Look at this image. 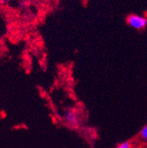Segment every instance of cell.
<instances>
[{"label":"cell","instance_id":"1","mask_svg":"<svg viewBox=\"0 0 147 148\" xmlns=\"http://www.w3.org/2000/svg\"><path fill=\"white\" fill-rule=\"evenodd\" d=\"M127 21V24L135 30H143L147 25V18L137 14H132L129 16Z\"/></svg>","mask_w":147,"mask_h":148},{"label":"cell","instance_id":"2","mask_svg":"<svg viewBox=\"0 0 147 148\" xmlns=\"http://www.w3.org/2000/svg\"><path fill=\"white\" fill-rule=\"evenodd\" d=\"M64 120L70 125L77 127L79 125V119L76 112L73 110H67L63 116Z\"/></svg>","mask_w":147,"mask_h":148},{"label":"cell","instance_id":"3","mask_svg":"<svg viewBox=\"0 0 147 148\" xmlns=\"http://www.w3.org/2000/svg\"><path fill=\"white\" fill-rule=\"evenodd\" d=\"M140 137L142 141L147 142V124L141 129L140 132Z\"/></svg>","mask_w":147,"mask_h":148},{"label":"cell","instance_id":"4","mask_svg":"<svg viewBox=\"0 0 147 148\" xmlns=\"http://www.w3.org/2000/svg\"><path fill=\"white\" fill-rule=\"evenodd\" d=\"M131 148V143L130 142H125L124 143H122L121 145H120L118 147L116 148Z\"/></svg>","mask_w":147,"mask_h":148},{"label":"cell","instance_id":"5","mask_svg":"<svg viewBox=\"0 0 147 148\" xmlns=\"http://www.w3.org/2000/svg\"><path fill=\"white\" fill-rule=\"evenodd\" d=\"M130 148H136V147H131Z\"/></svg>","mask_w":147,"mask_h":148}]
</instances>
